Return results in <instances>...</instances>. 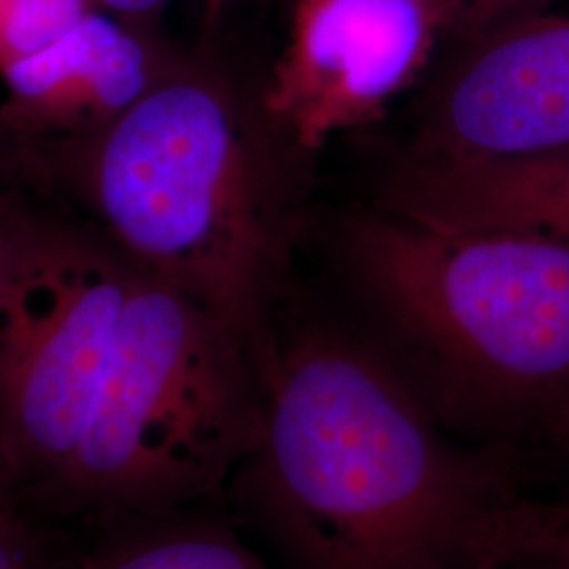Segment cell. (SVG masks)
Returning <instances> with one entry per match:
<instances>
[{"instance_id": "cell-3", "label": "cell", "mask_w": 569, "mask_h": 569, "mask_svg": "<svg viewBox=\"0 0 569 569\" xmlns=\"http://www.w3.org/2000/svg\"><path fill=\"white\" fill-rule=\"evenodd\" d=\"M376 346L432 418L521 460L569 416V241L397 213L346 226Z\"/></svg>"}, {"instance_id": "cell-8", "label": "cell", "mask_w": 569, "mask_h": 569, "mask_svg": "<svg viewBox=\"0 0 569 569\" xmlns=\"http://www.w3.org/2000/svg\"><path fill=\"white\" fill-rule=\"evenodd\" d=\"M173 60L133 23H119L96 9L61 41L0 74L7 87L0 108L39 154L114 121Z\"/></svg>"}, {"instance_id": "cell-19", "label": "cell", "mask_w": 569, "mask_h": 569, "mask_svg": "<svg viewBox=\"0 0 569 569\" xmlns=\"http://www.w3.org/2000/svg\"><path fill=\"white\" fill-rule=\"evenodd\" d=\"M20 505L16 502V498L11 496V491L4 488V483L0 481V517H7L11 512H20Z\"/></svg>"}, {"instance_id": "cell-13", "label": "cell", "mask_w": 569, "mask_h": 569, "mask_svg": "<svg viewBox=\"0 0 569 569\" xmlns=\"http://www.w3.org/2000/svg\"><path fill=\"white\" fill-rule=\"evenodd\" d=\"M0 569H63L53 533L20 510L0 517Z\"/></svg>"}, {"instance_id": "cell-9", "label": "cell", "mask_w": 569, "mask_h": 569, "mask_svg": "<svg viewBox=\"0 0 569 569\" xmlns=\"http://www.w3.org/2000/svg\"><path fill=\"white\" fill-rule=\"evenodd\" d=\"M382 203L420 224L519 230L569 241V146L475 163L407 159L390 176Z\"/></svg>"}, {"instance_id": "cell-14", "label": "cell", "mask_w": 569, "mask_h": 569, "mask_svg": "<svg viewBox=\"0 0 569 569\" xmlns=\"http://www.w3.org/2000/svg\"><path fill=\"white\" fill-rule=\"evenodd\" d=\"M441 21L443 32L467 37L470 32L500 20L509 13L547 0H428Z\"/></svg>"}, {"instance_id": "cell-12", "label": "cell", "mask_w": 569, "mask_h": 569, "mask_svg": "<svg viewBox=\"0 0 569 569\" xmlns=\"http://www.w3.org/2000/svg\"><path fill=\"white\" fill-rule=\"evenodd\" d=\"M91 11V0H0V74L61 41Z\"/></svg>"}, {"instance_id": "cell-17", "label": "cell", "mask_w": 569, "mask_h": 569, "mask_svg": "<svg viewBox=\"0 0 569 569\" xmlns=\"http://www.w3.org/2000/svg\"><path fill=\"white\" fill-rule=\"evenodd\" d=\"M96 9H103L112 16H119L122 21L133 23L146 16L161 9L169 0H91Z\"/></svg>"}, {"instance_id": "cell-22", "label": "cell", "mask_w": 569, "mask_h": 569, "mask_svg": "<svg viewBox=\"0 0 569 569\" xmlns=\"http://www.w3.org/2000/svg\"><path fill=\"white\" fill-rule=\"evenodd\" d=\"M488 569H498V568H488Z\"/></svg>"}, {"instance_id": "cell-1", "label": "cell", "mask_w": 569, "mask_h": 569, "mask_svg": "<svg viewBox=\"0 0 569 569\" xmlns=\"http://www.w3.org/2000/svg\"><path fill=\"white\" fill-rule=\"evenodd\" d=\"M262 430L226 498L284 569H472L521 460L441 427L385 355L327 321L279 326Z\"/></svg>"}, {"instance_id": "cell-20", "label": "cell", "mask_w": 569, "mask_h": 569, "mask_svg": "<svg viewBox=\"0 0 569 569\" xmlns=\"http://www.w3.org/2000/svg\"><path fill=\"white\" fill-rule=\"evenodd\" d=\"M211 4H220V2H228V0H209Z\"/></svg>"}, {"instance_id": "cell-16", "label": "cell", "mask_w": 569, "mask_h": 569, "mask_svg": "<svg viewBox=\"0 0 569 569\" xmlns=\"http://www.w3.org/2000/svg\"><path fill=\"white\" fill-rule=\"evenodd\" d=\"M41 222L42 216L23 203L21 190H0V279Z\"/></svg>"}, {"instance_id": "cell-18", "label": "cell", "mask_w": 569, "mask_h": 569, "mask_svg": "<svg viewBox=\"0 0 569 569\" xmlns=\"http://www.w3.org/2000/svg\"><path fill=\"white\" fill-rule=\"evenodd\" d=\"M542 451L549 453L552 465L559 470V477H561V493L559 496L569 498V416L566 418V422L557 428V432L552 435V439Z\"/></svg>"}, {"instance_id": "cell-5", "label": "cell", "mask_w": 569, "mask_h": 569, "mask_svg": "<svg viewBox=\"0 0 569 569\" xmlns=\"http://www.w3.org/2000/svg\"><path fill=\"white\" fill-rule=\"evenodd\" d=\"M133 279L93 228L47 218L0 279V481L26 512L81 441Z\"/></svg>"}, {"instance_id": "cell-11", "label": "cell", "mask_w": 569, "mask_h": 569, "mask_svg": "<svg viewBox=\"0 0 569 569\" xmlns=\"http://www.w3.org/2000/svg\"><path fill=\"white\" fill-rule=\"evenodd\" d=\"M472 568L569 569V498L519 491L479 523Z\"/></svg>"}, {"instance_id": "cell-10", "label": "cell", "mask_w": 569, "mask_h": 569, "mask_svg": "<svg viewBox=\"0 0 569 569\" xmlns=\"http://www.w3.org/2000/svg\"><path fill=\"white\" fill-rule=\"evenodd\" d=\"M79 569H268L230 517L209 507L96 523Z\"/></svg>"}, {"instance_id": "cell-2", "label": "cell", "mask_w": 569, "mask_h": 569, "mask_svg": "<svg viewBox=\"0 0 569 569\" xmlns=\"http://www.w3.org/2000/svg\"><path fill=\"white\" fill-rule=\"evenodd\" d=\"M256 127L222 74L176 58L114 121L39 159L44 192L70 194L133 270L220 319L260 378L274 340L281 216Z\"/></svg>"}, {"instance_id": "cell-4", "label": "cell", "mask_w": 569, "mask_h": 569, "mask_svg": "<svg viewBox=\"0 0 569 569\" xmlns=\"http://www.w3.org/2000/svg\"><path fill=\"white\" fill-rule=\"evenodd\" d=\"M260 430V378L239 338L136 270L81 441L37 509L96 526L209 507Z\"/></svg>"}, {"instance_id": "cell-6", "label": "cell", "mask_w": 569, "mask_h": 569, "mask_svg": "<svg viewBox=\"0 0 569 569\" xmlns=\"http://www.w3.org/2000/svg\"><path fill=\"white\" fill-rule=\"evenodd\" d=\"M428 91L407 159L475 163L569 146V0L470 32Z\"/></svg>"}, {"instance_id": "cell-7", "label": "cell", "mask_w": 569, "mask_h": 569, "mask_svg": "<svg viewBox=\"0 0 569 569\" xmlns=\"http://www.w3.org/2000/svg\"><path fill=\"white\" fill-rule=\"evenodd\" d=\"M441 32L428 0H296L262 93L268 127L319 150L376 121L425 72Z\"/></svg>"}, {"instance_id": "cell-21", "label": "cell", "mask_w": 569, "mask_h": 569, "mask_svg": "<svg viewBox=\"0 0 569 569\" xmlns=\"http://www.w3.org/2000/svg\"><path fill=\"white\" fill-rule=\"evenodd\" d=\"M475 569H488V568H475Z\"/></svg>"}, {"instance_id": "cell-15", "label": "cell", "mask_w": 569, "mask_h": 569, "mask_svg": "<svg viewBox=\"0 0 569 569\" xmlns=\"http://www.w3.org/2000/svg\"><path fill=\"white\" fill-rule=\"evenodd\" d=\"M37 150L9 124L0 108V190H42Z\"/></svg>"}]
</instances>
